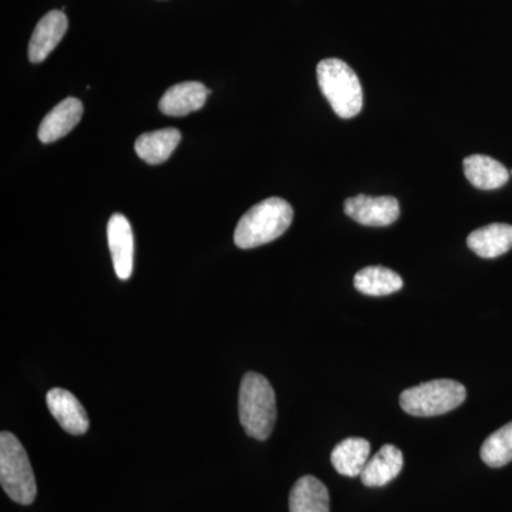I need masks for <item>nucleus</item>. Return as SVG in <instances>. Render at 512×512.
I'll return each mask as SVG.
<instances>
[{"instance_id":"10","label":"nucleus","mask_w":512,"mask_h":512,"mask_svg":"<svg viewBox=\"0 0 512 512\" xmlns=\"http://www.w3.org/2000/svg\"><path fill=\"white\" fill-rule=\"evenodd\" d=\"M83 111V103L79 99L69 97L60 101L40 123L37 137L45 144L55 143L66 137L82 120Z\"/></svg>"},{"instance_id":"9","label":"nucleus","mask_w":512,"mask_h":512,"mask_svg":"<svg viewBox=\"0 0 512 512\" xmlns=\"http://www.w3.org/2000/svg\"><path fill=\"white\" fill-rule=\"evenodd\" d=\"M69 22L62 10H52L37 23L29 43V60L42 63L66 35Z\"/></svg>"},{"instance_id":"16","label":"nucleus","mask_w":512,"mask_h":512,"mask_svg":"<svg viewBox=\"0 0 512 512\" xmlns=\"http://www.w3.org/2000/svg\"><path fill=\"white\" fill-rule=\"evenodd\" d=\"M289 512H329V491L318 478H299L289 494Z\"/></svg>"},{"instance_id":"3","label":"nucleus","mask_w":512,"mask_h":512,"mask_svg":"<svg viewBox=\"0 0 512 512\" xmlns=\"http://www.w3.org/2000/svg\"><path fill=\"white\" fill-rule=\"evenodd\" d=\"M318 83L333 111L342 119H352L363 109L359 77L348 63L325 59L318 64Z\"/></svg>"},{"instance_id":"8","label":"nucleus","mask_w":512,"mask_h":512,"mask_svg":"<svg viewBox=\"0 0 512 512\" xmlns=\"http://www.w3.org/2000/svg\"><path fill=\"white\" fill-rule=\"evenodd\" d=\"M46 402L50 413L66 433L74 434V436H82L87 433L90 426L89 416L73 393L56 387L47 393Z\"/></svg>"},{"instance_id":"7","label":"nucleus","mask_w":512,"mask_h":512,"mask_svg":"<svg viewBox=\"0 0 512 512\" xmlns=\"http://www.w3.org/2000/svg\"><path fill=\"white\" fill-rule=\"evenodd\" d=\"M107 238L114 271L121 281H127L133 274L134 235L130 222L123 214H114L107 224Z\"/></svg>"},{"instance_id":"11","label":"nucleus","mask_w":512,"mask_h":512,"mask_svg":"<svg viewBox=\"0 0 512 512\" xmlns=\"http://www.w3.org/2000/svg\"><path fill=\"white\" fill-rule=\"evenodd\" d=\"M210 90L200 82L175 84L161 97L158 109L165 116L183 117L202 109Z\"/></svg>"},{"instance_id":"14","label":"nucleus","mask_w":512,"mask_h":512,"mask_svg":"<svg viewBox=\"0 0 512 512\" xmlns=\"http://www.w3.org/2000/svg\"><path fill=\"white\" fill-rule=\"evenodd\" d=\"M463 165L467 180L480 190H497L510 180V171L500 161L488 156L467 157Z\"/></svg>"},{"instance_id":"19","label":"nucleus","mask_w":512,"mask_h":512,"mask_svg":"<svg viewBox=\"0 0 512 512\" xmlns=\"http://www.w3.org/2000/svg\"><path fill=\"white\" fill-rule=\"evenodd\" d=\"M481 460L491 468L507 466L512 461V421L494 431L484 441L480 451Z\"/></svg>"},{"instance_id":"15","label":"nucleus","mask_w":512,"mask_h":512,"mask_svg":"<svg viewBox=\"0 0 512 512\" xmlns=\"http://www.w3.org/2000/svg\"><path fill=\"white\" fill-rule=\"evenodd\" d=\"M180 141L181 133L177 128L151 131L137 138L136 153L147 164H163L174 153Z\"/></svg>"},{"instance_id":"2","label":"nucleus","mask_w":512,"mask_h":512,"mask_svg":"<svg viewBox=\"0 0 512 512\" xmlns=\"http://www.w3.org/2000/svg\"><path fill=\"white\" fill-rule=\"evenodd\" d=\"M239 420L252 439L265 441L271 437L276 421L274 387L266 377L249 372L239 389Z\"/></svg>"},{"instance_id":"13","label":"nucleus","mask_w":512,"mask_h":512,"mask_svg":"<svg viewBox=\"0 0 512 512\" xmlns=\"http://www.w3.org/2000/svg\"><path fill=\"white\" fill-rule=\"evenodd\" d=\"M467 245L480 258L493 259L512 249V225L490 224L471 232Z\"/></svg>"},{"instance_id":"17","label":"nucleus","mask_w":512,"mask_h":512,"mask_svg":"<svg viewBox=\"0 0 512 512\" xmlns=\"http://www.w3.org/2000/svg\"><path fill=\"white\" fill-rule=\"evenodd\" d=\"M370 443L360 437H350L340 441L338 446L333 448L332 461L333 467L340 476L357 477L365 470L367 461L370 460Z\"/></svg>"},{"instance_id":"5","label":"nucleus","mask_w":512,"mask_h":512,"mask_svg":"<svg viewBox=\"0 0 512 512\" xmlns=\"http://www.w3.org/2000/svg\"><path fill=\"white\" fill-rule=\"evenodd\" d=\"M466 397V387L456 380H431L404 390L400 394V406L412 416L434 417L457 409Z\"/></svg>"},{"instance_id":"4","label":"nucleus","mask_w":512,"mask_h":512,"mask_svg":"<svg viewBox=\"0 0 512 512\" xmlns=\"http://www.w3.org/2000/svg\"><path fill=\"white\" fill-rule=\"evenodd\" d=\"M0 484L15 503L30 505L35 501L36 478L28 453L9 431L0 434Z\"/></svg>"},{"instance_id":"6","label":"nucleus","mask_w":512,"mask_h":512,"mask_svg":"<svg viewBox=\"0 0 512 512\" xmlns=\"http://www.w3.org/2000/svg\"><path fill=\"white\" fill-rule=\"evenodd\" d=\"M345 214L365 227H387L399 220V201L389 195L370 197L360 194L345 201Z\"/></svg>"},{"instance_id":"18","label":"nucleus","mask_w":512,"mask_h":512,"mask_svg":"<svg viewBox=\"0 0 512 512\" xmlns=\"http://www.w3.org/2000/svg\"><path fill=\"white\" fill-rule=\"evenodd\" d=\"M355 288L367 296H387L403 288L402 276L384 266H367L355 275Z\"/></svg>"},{"instance_id":"12","label":"nucleus","mask_w":512,"mask_h":512,"mask_svg":"<svg viewBox=\"0 0 512 512\" xmlns=\"http://www.w3.org/2000/svg\"><path fill=\"white\" fill-rule=\"evenodd\" d=\"M404 458L399 448L386 444L367 461L365 470L360 474L366 487H383L402 473Z\"/></svg>"},{"instance_id":"20","label":"nucleus","mask_w":512,"mask_h":512,"mask_svg":"<svg viewBox=\"0 0 512 512\" xmlns=\"http://www.w3.org/2000/svg\"><path fill=\"white\" fill-rule=\"evenodd\" d=\"M510 174L512 175V170H511V173H510Z\"/></svg>"},{"instance_id":"1","label":"nucleus","mask_w":512,"mask_h":512,"mask_svg":"<svg viewBox=\"0 0 512 512\" xmlns=\"http://www.w3.org/2000/svg\"><path fill=\"white\" fill-rule=\"evenodd\" d=\"M292 221L293 210L288 201L274 197L258 202L239 220L235 244L241 249L262 247L284 235Z\"/></svg>"}]
</instances>
